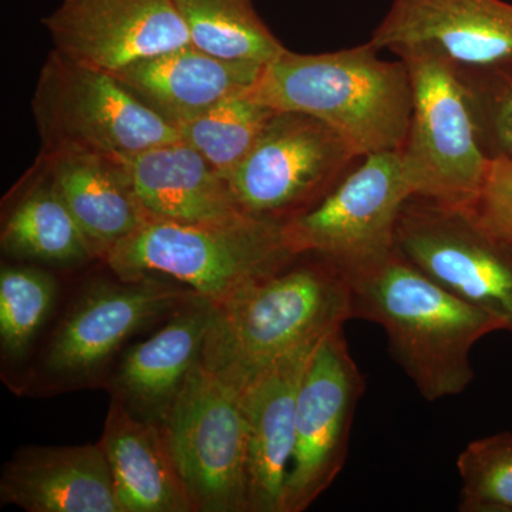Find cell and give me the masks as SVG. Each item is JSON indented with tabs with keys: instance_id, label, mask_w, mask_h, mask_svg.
Wrapping results in <instances>:
<instances>
[{
	"instance_id": "6da1fadb",
	"label": "cell",
	"mask_w": 512,
	"mask_h": 512,
	"mask_svg": "<svg viewBox=\"0 0 512 512\" xmlns=\"http://www.w3.org/2000/svg\"><path fill=\"white\" fill-rule=\"evenodd\" d=\"M194 296L200 295L177 282L124 279L100 264L99 272L66 288L55 318L10 392L55 397L104 390L123 350Z\"/></svg>"
},
{
	"instance_id": "7a4b0ae2",
	"label": "cell",
	"mask_w": 512,
	"mask_h": 512,
	"mask_svg": "<svg viewBox=\"0 0 512 512\" xmlns=\"http://www.w3.org/2000/svg\"><path fill=\"white\" fill-rule=\"evenodd\" d=\"M353 318L386 332L390 355L427 402L458 396L474 379V345L504 323L458 298L399 249L349 275Z\"/></svg>"
},
{
	"instance_id": "3957f363",
	"label": "cell",
	"mask_w": 512,
	"mask_h": 512,
	"mask_svg": "<svg viewBox=\"0 0 512 512\" xmlns=\"http://www.w3.org/2000/svg\"><path fill=\"white\" fill-rule=\"evenodd\" d=\"M245 96L278 113L323 121L360 158L400 153L412 120L406 64L399 57L383 60L369 42L319 55L285 49L265 64Z\"/></svg>"
},
{
	"instance_id": "277c9868",
	"label": "cell",
	"mask_w": 512,
	"mask_h": 512,
	"mask_svg": "<svg viewBox=\"0 0 512 512\" xmlns=\"http://www.w3.org/2000/svg\"><path fill=\"white\" fill-rule=\"evenodd\" d=\"M350 319L355 318L348 272L328 256L296 254L217 306L201 362L242 390L279 357L318 342Z\"/></svg>"
},
{
	"instance_id": "5b68a950",
	"label": "cell",
	"mask_w": 512,
	"mask_h": 512,
	"mask_svg": "<svg viewBox=\"0 0 512 512\" xmlns=\"http://www.w3.org/2000/svg\"><path fill=\"white\" fill-rule=\"evenodd\" d=\"M293 256L282 225L242 215L222 222H144L101 264L124 279L177 282L222 306Z\"/></svg>"
},
{
	"instance_id": "8992f818",
	"label": "cell",
	"mask_w": 512,
	"mask_h": 512,
	"mask_svg": "<svg viewBox=\"0 0 512 512\" xmlns=\"http://www.w3.org/2000/svg\"><path fill=\"white\" fill-rule=\"evenodd\" d=\"M390 52L412 80V120L399 154L413 197L464 210L480 192L490 158L478 141L456 64L430 47Z\"/></svg>"
},
{
	"instance_id": "52a82bcc",
	"label": "cell",
	"mask_w": 512,
	"mask_h": 512,
	"mask_svg": "<svg viewBox=\"0 0 512 512\" xmlns=\"http://www.w3.org/2000/svg\"><path fill=\"white\" fill-rule=\"evenodd\" d=\"M39 158L66 153L128 157L180 140L178 130L138 101L113 74L52 49L32 99Z\"/></svg>"
},
{
	"instance_id": "ba28073f",
	"label": "cell",
	"mask_w": 512,
	"mask_h": 512,
	"mask_svg": "<svg viewBox=\"0 0 512 512\" xmlns=\"http://www.w3.org/2000/svg\"><path fill=\"white\" fill-rule=\"evenodd\" d=\"M360 160L323 121L301 113H276L227 178L245 214L284 225L328 197Z\"/></svg>"
},
{
	"instance_id": "9c48e42d",
	"label": "cell",
	"mask_w": 512,
	"mask_h": 512,
	"mask_svg": "<svg viewBox=\"0 0 512 512\" xmlns=\"http://www.w3.org/2000/svg\"><path fill=\"white\" fill-rule=\"evenodd\" d=\"M195 512H247L241 390L197 363L163 424Z\"/></svg>"
},
{
	"instance_id": "30bf717a",
	"label": "cell",
	"mask_w": 512,
	"mask_h": 512,
	"mask_svg": "<svg viewBox=\"0 0 512 512\" xmlns=\"http://www.w3.org/2000/svg\"><path fill=\"white\" fill-rule=\"evenodd\" d=\"M412 197L400 154H372L315 208L282 225V237L292 254L315 252L357 274L396 251L397 222Z\"/></svg>"
},
{
	"instance_id": "8fae6325",
	"label": "cell",
	"mask_w": 512,
	"mask_h": 512,
	"mask_svg": "<svg viewBox=\"0 0 512 512\" xmlns=\"http://www.w3.org/2000/svg\"><path fill=\"white\" fill-rule=\"evenodd\" d=\"M342 328L313 349L299 386L295 444L282 512H303L325 493L345 467L357 403L365 392Z\"/></svg>"
},
{
	"instance_id": "7c38bea8",
	"label": "cell",
	"mask_w": 512,
	"mask_h": 512,
	"mask_svg": "<svg viewBox=\"0 0 512 512\" xmlns=\"http://www.w3.org/2000/svg\"><path fill=\"white\" fill-rule=\"evenodd\" d=\"M396 248L458 298L500 319L512 333V249L466 211L410 198L397 222Z\"/></svg>"
},
{
	"instance_id": "4fadbf2b",
	"label": "cell",
	"mask_w": 512,
	"mask_h": 512,
	"mask_svg": "<svg viewBox=\"0 0 512 512\" xmlns=\"http://www.w3.org/2000/svg\"><path fill=\"white\" fill-rule=\"evenodd\" d=\"M42 22L53 50L107 73L191 43L173 0H60Z\"/></svg>"
},
{
	"instance_id": "5bb4252c",
	"label": "cell",
	"mask_w": 512,
	"mask_h": 512,
	"mask_svg": "<svg viewBox=\"0 0 512 512\" xmlns=\"http://www.w3.org/2000/svg\"><path fill=\"white\" fill-rule=\"evenodd\" d=\"M217 305L201 296L121 353L104 390L131 416L163 426L188 376L201 360Z\"/></svg>"
},
{
	"instance_id": "9a60e30c",
	"label": "cell",
	"mask_w": 512,
	"mask_h": 512,
	"mask_svg": "<svg viewBox=\"0 0 512 512\" xmlns=\"http://www.w3.org/2000/svg\"><path fill=\"white\" fill-rule=\"evenodd\" d=\"M377 50L423 46L458 67L512 57V5L503 0H393L373 32Z\"/></svg>"
},
{
	"instance_id": "2e32d148",
	"label": "cell",
	"mask_w": 512,
	"mask_h": 512,
	"mask_svg": "<svg viewBox=\"0 0 512 512\" xmlns=\"http://www.w3.org/2000/svg\"><path fill=\"white\" fill-rule=\"evenodd\" d=\"M318 342L279 357L241 390L247 423V512H282L295 444L296 400Z\"/></svg>"
},
{
	"instance_id": "e0dca14e",
	"label": "cell",
	"mask_w": 512,
	"mask_h": 512,
	"mask_svg": "<svg viewBox=\"0 0 512 512\" xmlns=\"http://www.w3.org/2000/svg\"><path fill=\"white\" fill-rule=\"evenodd\" d=\"M0 504L26 512H121L99 443L18 448L2 468Z\"/></svg>"
},
{
	"instance_id": "ac0fdd59",
	"label": "cell",
	"mask_w": 512,
	"mask_h": 512,
	"mask_svg": "<svg viewBox=\"0 0 512 512\" xmlns=\"http://www.w3.org/2000/svg\"><path fill=\"white\" fill-rule=\"evenodd\" d=\"M264 66L221 59L190 43L110 74L144 106L177 128L222 100L247 94Z\"/></svg>"
},
{
	"instance_id": "d6986e66",
	"label": "cell",
	"mask_w": 512,
	"mask_h": 512,
	"mask_svg": "<svg viewBox=\"0 0 512 512\" xmlns=\"http://www.w3.org/2000/svg\"><path fill=\"white\" fill-rule=\"evenodd\" d=\"M147 221L222 222L245 214L228 178L181 140L124 157Z\"/></svg>"
},
{
	"instance_id": "ffe728a7",
	"label": "cell",
	"mask_w": 512,
	"mask_h": 512,
	"mask_svg": "<svg viewBox=\"0 0 512 512\" xmlns=\"http://www.w3.org/2000/svg\"><path fill=\"white\" fill-rule=\"evenodd\" d=\"M97 443L121 512H195L161 424L137 419L110 399Z\"/></svg>"
},
{
	"instance_id": "44dd1931",
	"label": "cell",
	"mask_w": 512,
	"mask_h": 512,
	"mask_svg": "<svg viewBox=\"0 0 512 512\" xmlns=\"http://www.w3.org/2000/svg\"><path fill=\"white\" fill-rule=\"evenodd\" d=\"M37 163L46 168L100 262L111 248L147 222L124 157L66 153L39 158Z\"/></svg>"
},
{
	"instance_id": "7402d4cb",
	"label": "cell",
	"mask_w": 512,
	"mask_h": 512,
	"mask_svg": "<svg viewBox=\"0 0 512 512\" xmlns=\"http://www.w3.org/2000/svg\"><path fill=\"white\" fill-rule=\"evenodd\" d=\"M0 248L6 261L43 265L63 274L101 264L40 163L8 197Z\"/></svg>"
},
{
	"instance_id": "603a6c76",
	"label": "cell",
	"mask_w": 512,
	"mask_h": 512,
	"mask_svg": "<svg viewBox=\"0 0 512 512\" xmlns=\"http://www.w3.org/2000/svg\"><path fill=\"white\" fill-rule=\"evenodd\" d=\"M63 272L29 262L0 269V363L10 387L28 365L66 292Z\"/></svg>"
},
{
	"instance_id": "cb8c5ba5",
	"label": "cell",
	"mask_w": 512,
	"mask_h": 512,
	"mask_svg": "<svg viewBox=\"0 0 512 512\" xmlns=\"http://www.w3.org/2000/svg\"><path fill=\"white\" fill-rule=\"evenodd\" d=\"M191 45L221 59L266 64L286 47L256 12L254 0H173Z\"/></svg>"
},
{
	"instance_id": "d4e9b609",
	"label": "cell",
	"mask_w": 512,
	"mask_h": 512,
	"mask_svg": "<svg viewBox=\"0 0 512 512\" xmlns=\"http://www.w3.org/2000/svg\"><path fill=\"white\" fill-rule=\"evenodd\" d=\"M276 113L241 94L181 124L178 136L227 177L251 153Z\"/></svg>"
},
{
	"instance_id": "484cf974",
	"label": "cell",
	"mask_w": 512,
	"mask_h": 512,
	"mask_svg": "<svg viewBox=\"0 0 512 512\" xmlns=\"http://www.w3.org/2000/svg\"><path fill=\"white\" fill-rule=\"evenodd\" d=\"M456 67L485 156L512 158V57L487 66Z\"/></svg>"
},
{
	"instance_id": "4316f807",
	"label": "cell",
	"mask_w": 512,
	"mask_h": 512,
	"mask_svg": "<svg viewBox=\"0 0 512 512\" xmlns=\"http://www.w3.org/2000/svg\"><path fill=\"white\" fill-rule=\"evenodd\" d=\"M458 511L512 512V433L471 441L457 458Z\"/></svg>"
},
{
	"instance_id": "83f0119b",
	"label": "cell",
	"mask_w": 512,
	"mask_h": 512,
	"mask_svg": "<svg viewBox=\"0 0 512 512\" xmlns=\"http://www.w3.org/2000/svg\"><path fill=\"white\" fill-rule=\"evenodd\" d=\"M463 211L512 249V158L490 160L480 192Z\"/></svg>"
}]
</instances>
